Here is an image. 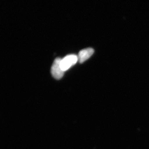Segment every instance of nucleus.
Here are the masks:
<instances>
[{
  "label": "nucleus",
  "mask_w": 149,
  "mask_h": 149,
  "mask_svg": "<svg viewBox=\"0 0 149 149\" xmlns=\"http://www.w3.org/2000/svg\"><path fill=\"white\" fill-rule=\"evenodd\" d=\"M78 60V56L74 54L69 55L61 59L60 65L63 71H66L72 65H74Z\"/></svg>",
  "instance_id": "nucleus-1"
},
{
  "label": "nucleus",
  "mask_w": 149,
  "mask_h": 149,
  "mask_svg": "<svg viewBox=\"0 0 149 149\" xmlns=\"http://www.w3.org/2000/svg\"><path fill=\"white\" fill-rule=\"evenodd\" d=\"M61 58H57L54 61L52 68L51 73L54 78L57 80L61 79L64 74V71L62 70L61 67L60 63Z\"/></svg>",
  "instance_id": "nucleus-2"
},
{
  "label": "nucleus",
  "mask_w": 149,
  "mask_h": 149,
  "mask_svg": "<svg viewBox=\"0 0 149 149\" xmlns=\"http://www.w3.org/2000/svg\"><path fill=\"white\" fill-rule=\"evenodd\" d=\"M94 52V49L91 48H87L80 51L78 56L79 62L83 63L85 61L90 58L93 55Z\"/></svg>",
  "instance_id": "nucleus-3"
}]
</instances>
